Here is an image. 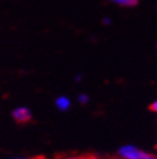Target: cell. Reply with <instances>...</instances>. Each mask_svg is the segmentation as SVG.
Listing matches in <instances>:
<instances>
[{
  "label": "cell",
  "instance_id": "8fae6325",
  "mask_svg": "<svg viewBox=\"0 0 157 159\" xmlns=\"http://www.w3.org/2000/svg\"><path fill=\"white\" fill-rule=\"evenodd\" d=\"M11 159H28V158H11Z\"/></svg>",
  "mask_w": 157,
  "mask_h": 159
},
{
  "label": "cell",
  "instance_id": "6da1fadb",
  "mask_svg": "<svg viewBox=\"0 0 157 159\" xmlns=\"http://www.w3.org/2000/svg\"><path fill=\"white\" fill-rule=\"evenodd\" d=\"M12 118L17 123H27V122L31 120L32 114H31V110L28 107H26V106H18V107L13 109Z\"/></svg>",
  "mask_w": 157,
  "mask_h": 159
},
{
  "label": "cell",
  "instance_id": "ba28073f",
  "mask_svg": "<svg viewBox=\"0 0 157 159\" xmlns=\"http://www.w3.org/2000/svg\"><path fill=\"white\" fill-rule=\"evenodd\" d=\"M70 159H95L94 157H78V158H70Z\"/></svg>",
  "mask_w": 157,
  "mask_h": 159
},
{
  "label": "cell",
  "instance_id": "5b68a950",
  "mask_svg": "<svg viewBox=\"0 0 157 159\" xmlns=\"http://www.w3.org/2000/svg\"><path fill=\"white\" fill-rule=\"evenodd\" d=\"M135 159H156V158L152 157V155H150V154H146V153H143V152H140Z\"/></svg>",
  "mask_w": 157,
  "mask_h": 159
},
{
  "label": "cell",
  "instance_id": "52a82bcc",
  "mask_svg": "<svg viewBox=\"0 0 157 159\" xmlns=\"http://www.w3.org/2000/svg\"><path fill=\"white\" fill-rule=\"evenodd\" d=\"M150 110H152V111H155V113H157V101L153 102V104L150 106Z\"/></svg>",
  "mask_w": 157,
  "mask_h": 159
},
{
  "label": "cell",
  "instance_id": "7a4b0ae2",
  "mask_svg": "<svg viewBox=\"0 0 157 159\" xmlns=\"http://www.w3.org/2000/svg\"><path fill=\"white\" fill-rule=\"evenodd\" d=\"M119 153L124 159H135L138 157V154L140 153V150H138L134 146H124L120 149Z\"/></svg>",
  "mask_w": 157,
  "mask_h": 159
},
{
  "label": "cell",
  "instance_id": "8992f818",
  "mask_svg": "<svg viewBox=\"0 0 157 159\" xmlns=\"http://www.w3.org/2000/svg\"><path fill=\"white\" fill-rule=\"evenodd\" d=\"M89 101V97L86 96V94H84V93H81L80 96H78V102H80V104H83V105H85L86 102Z\"/></svg>",
  "mask_w": 157,
  "mask_h": 159
},
{
  "label": "cell",
  "instance_id": "277c9868",
  "mask_svg": "<svg viewBox=\"0 0 157 159\" xmlns=\"http://www.w3.org/2000/svg\"><path fill=\"white\" fill-rule=\"evenodd\" d=\"M112 3L119 4L121 7H135L138 4V0H111Z\"/></svg>",
  "mask_w": 157,
  "mask_h": 159
},
{
  "label": "cell",
  "instance_id": "9c48e42d",
  "mask_svg": "<svg viewBox=\"0 0 157 159\" xmlns=\"http://www.w3.org/2000/svg\"><path fill=\"white\" fill-rule=\"evenodd\" d=\"M81 79H83V75L80 74V75H77V76L75 78V82H80V80H81Z\"/></svg>",
  "mask_w": 157,
  "mask_h": 159
},
{
  "label": "cell",
  "instance_id": "3957f363",
  "mask_svg": "<svg viewBox=\"0 0 157 159\" xmlns=\"http://www.w3.org/2000/svg\"><path fill=\"white\" fill-rule=\"evenodd\" d=\"M70 106H71V101L66 96H59L56 100V107L61 111H67L70 109Z\"/></svg>",
  "mask_w": 157,
  "mask_h": 159
},
{
  "label": "cell",
  "instance_id": "30bf717a",
  "mask_svg": "<svg viewBox=\"0 0 157 159\" xmlns=\"http://www.w3.org/2000/svg\"><path fill=\"white\" fill-rule=\"evenodd\" d=\"M109 22H111V20H109V18H104V20H103V23H104V25H108Z\"/></svg>",
  "mask_w": 157,
  "mask_h": 159
},
{
  "label": "cell",
  "instance_id": "7c38bea8",
  "mask_svg": "<svg viewBox=\"0 0 157 159\" xmlns=\"http://www.w3.org/2000/svg\"><path fill=\"white\" fill-rule=\"evenodd\" d=\"M156 148H157V146H156Z\"/></svg>",
  "mask_w": 157,
  "mask_h": 159
}]
</instances>
